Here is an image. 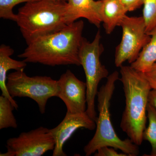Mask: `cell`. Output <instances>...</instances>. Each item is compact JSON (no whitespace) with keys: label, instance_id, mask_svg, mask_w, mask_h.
I'll use <instances>...</instances> for the list:
<instances>
[{"label":"cell","instance_id":"12","mask_svg":"<svg viewBox=\"0 0 156 156\" xmlns=\"http://www.w3.org/2000/svg\"><path fill=\"white\" fill-rule=\"evenodd\" d=\"M14 50L10 46L2 44L0 46V89L2 95L9 98L11 103L17 110L18 105L9 94L7 87V73L11 69L16 71L24 70L27 63L24 60L18 61L11 58Z\"/></svg>","mask_w":156,"mask_h":156},{"label":"cell","instance_id":"5","mask_svg":"<svg viewBox=\"0 0 156 156\" xmlns=\"http://www.w3.org/2000/svg\"><path fill=\"white\" fill-rule=\"evenodd\" d=\"M100 30L97 32L92 42L83 38L81 44L79 58L86 77L87 86V114L96 122L98 117L95 108V99L100 81L107 78L108 72L100 61V56L103 52L101 44Z\"/></svg>","mask_w":156,"mask_h":156},{"label":"cell","instance_id":"19","mask_svg":"<svg viewBox=\"0 0 156 156\" xmlns=\"http://www.w3.org/2000/svg\"><path fill=\"white\" fill-rule=\"evenodd\" d=\"M149 83L152 89H156V63L146 71L141 73Z\"/></svg>","mask_w":156,"mask_h":156},{"label":"cell","instance_id":"13","mask_svg":"<svg viewBox=\"0 0 156 156\" xmlns=\"http://www.w3.org/2000/svg\"><path fill=\"white\" fill-rule=\"evenodd\" d=\"M101 20L105 32L112 33L128 13L120 0H101Z\"/></svg>","mask_w":156,"mask_h":156},{"label":"cell","instance_id":"2","mask_svg":"<svg viewBox=\"0 0 156 156\" xmlns=\"http://www.w3.org/2000/svg\"><path fill=\"white\" fill-rule=\"evenodd\" d=\"M120 68L123 90L126 97V107L120 127L129 139L136 145L142 144L143 134L146 128L147 108L150 85L142 73L131 66Z\"/></svg>","mask_w":156,"mask_h":156},{"label":"cell","instance_id":"16","mask_svg":"<svg viewBox=\"0 0 156 156\" xmlns=\"http://www.w3.org/2000/svg\"><path fill=\"white\" fill-rule=\"evenodd\" d=\"M147 117L149 125L143 134V140L148 141L151 146L150 156H156V109L150 103H148Z\"/></svg>","mask_w":156,"mask_h":156},{"label":"cell","instance_id":"1","mask_svg":"<svg viewBox=\"0 0 156 156\" xmlns=\"http://www.w3.org/2000/svg\"><path fill=\"white\" fill-rule=\"evenodd\" d=\"M84 22L76 21L57 32L40 37L27 44L18 55L26 62L55 66H81L79 51L83 41Z\"/></svg>","mask_w":156,"mask_h":156},{"label":"cell","instance_id":"6","mask_svg":"<svg viewBox=\"0 0 156 156\" xmlns=\"http://www.w3.org/2000/svg\"><path fill=\"white\" fill-rule=\"evenodd\" d=\"M7 87L13 98L28 97L34 101L42 114L45 113L48 100L57 97L58 91L57 80L47 76H29L23 70L9 74Z\"/></svg>","mask_w":156,"mask_h":156},{"label":"cell","instance_id":"14","mask_svg":"<svg viewBox=\"0 0 156 156\" xmlns=\"http://www.w3.org/2000/svg\"><path fill=\"white\" fill-rule=\"evenodd\" d=\"M151 39L136 60L131 64L134 69L143 73L156 63V27L148 34Z\"/></svg>","mask_w":156,"mask_h":156},{"label":"cell","instance_id":"15","mask_svg":"<svg viewBox=\"0 0 156 156\" xmlns=\"http://www.w3.org/2000/svg\"><path fill=\"white\" fill-rule=\"evenodd\" d=\"M15 108L11 101L7 97L0 96V129L17 127V120L13 111Z\"/></svg>","mask_w":156,"mask_h":156},{"label":"cell","instance_id":"7","mask_svg":"<svg viewBox=\"0 0 156 156\" xmlns=\"http://www.w3.org/2000/svg\"><path fill=\"white\" fill-rule=\"evenodd\" d=\"M122 30V40L116 48L115 64L120 67L128 61L131 64L151 39L147 33L145 22L142 17H129L126 15L120 23Z\"/></svg>","mask_w":156,"mask_h":156},{"label":"cell","instance_id":"9","mask_svg":"<svg viewBox=\"0 0 156 156\" xmlns=\"http://www.w3.org/2000/svg\"><path fill=\"white\" fill-rule=\"evenodd\" d=\"M58 81L57 97L66 105L68 113H81L87 110L86 82L78 79L70 70L62 74Z\"/></svg>","mask_w":156,"mask_h":156},{"label":"cell","instance_id":"17","mask_svg":"<svg viewBox=\"0 0 156 156\" xmlns=\"http://www.w3.org/2000/svg\"><path fill=\"white\" fill-rule=\"evenodd\" d=\"M143 17L148 34L156 27V0H144Z\"/></svg>","mask_w":156,"mask_h":156},{"label":"cell","instance_id":"8","mask_svg":"<svg viewBox=\"0 0 156 156\" xmlns=\"http://www.w3.org/2000/svg\"><path fill=\"white\" fill-rule=\"evenodd\" d=\"M6 146L7 152L0 156H41L53 151L55 141L50 129L41 126L9 138Z\"/></svg>","mask_w":156,"mask_h":156},{"label":"cell","instance_id":"4","mask_svg":"<svg viewBox=\"0 0 156 156\" xmlns=\"http://www.w3.org/2000/svg\"><path fill=\"white\" fill-rule=\"evenodd\" d=\"M106 83L101 86L97 93L98 110L99 115L96 122V131L94 136L84 147L86 156H91L101 147H110L119 149L128 156L139 154V146L129 139H120L115 131L111 120L110 101L115 89V83L119 78L118 72H114L107 78Z\"/></svg>","mask_w":156,"mask_h":156},{"label":"cell","instance_id":"3","mask_svg":"<svg viewBox=\"0 0 156 156\" xmlns=\"http://www.w3.org/2000/svg\"><path fill=\"white\" fill-rule=\"evenodd\" d=\"M67 2L37 0L26 3L18 9L17 23L27 44L34 40L57 32L68 25Z\"/></svg>","mask_w":156,"mask_h":156},{"label":"cell","instance_id":"21","mask_svg":"<svg viewBox=\"0 0 156 156\" xmlns=\"http://www.w3.org/2000/svg\"><path fill=\"white\" fill-rule=\"evenodd\" d=\"M127 12L135 11L143 5L144 0H120Z\"/></svg>","mask_w":156,"mask_h":156},{"label":"cell","instance_id":"20","mask_svg":"<svg viewBox=\"0 0 156 156\" xmlns=\"http://www.w3.org/2000/svg\"><path fill=\"white\" fill-rule=\"evenodd\" d=\"M114 148L105 146L98 149L95 153V156H128L126 154L119 153Z\"/></svg>","mask_w":156,"mask_h":156},{"label":"cell","instance_id":"23","mask_svg":"<svg viewBox=\"0 0 156 156\" xmlns=\"http://www.w3.org/2000/svg\"><path fill=\"white\" fill-rule=\"evenodd\" d=\"M58 1H64V2H67L68 0H58Z\"/></svg>","mask_w":156,"mask_h":156},{"label":"cell","instance_id":"18","mask_svg":"<svg viewBox=\"0 0 156 156\" xmlns=\"http://www.w3.org/2000/svg\"><path fill=\"white\" fill-rule=\"evenodd\" d=\"M37 0H0V17L16 22L17 14H14L13 9L22 3H27Z\"/></svg>","mask_w":156,"mask_h":156},{"label":"cell","instance_id":"11","mask_svg":"<svg viewBox=\"0 0 156 156\" xmlns=\"http://www.w3.org/2000/svg\"><path fill=\"white\" fill-rule=\"evenodd\" d=\"M101 5V0H68L66 15L67 25L84 18L99 28L102 23Z\"/></svg>","mask_w":156,"mask_h":156},{"label":"cell","instance_id":"10","mask_svg":"<svg viewBox=\"0 0 156 156\" xmlns=\"http://www.w3.org/2000/svg\"><path fill=\"white\" fill-rule=\"evenodd\" d=\"M96 127V122L88 115L87 112L81 113H66L64 119L59 125L50 129L55 141L53 156H67L63 151V146L78 129L84 128L92 131Z\"/></svg>","mask_w":156,"mask_h":156},{"label":"cell","instance_id":"22","mask_svg":"<svg viewBox=\"0 0 156 156\" xmlns=\"http://www.w3.org/2000/svg\"><path fill=\"white\" fill-rule=\"evenodd\" d=\"M148 103L156 109V89H151L148 95Z\"/></svg>","mask_w":156,"mask_h":156}]
</instances>
